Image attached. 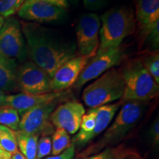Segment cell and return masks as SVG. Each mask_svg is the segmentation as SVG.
I'll return each mask as SVG.
<instances>
[{
	"instance_id": "cell-1",
	"label": "cell",
	"mask_w": 159,
	"mask_h": 159,
	"mask_svg": "<svg viewBox=\"0 0 159 159\" xmlns=\"http://www.w3.org/2000/svg\"><path fill=\"white\" fill-rule=\"evenodd\" d=\"M28 58L52 77L60 67L77 56L75 45L65 43L34 22H20Z\"/></svg>"
},
{
	"instance_id": "cell-2",
	"label": "cell",
	"mask_w": 159,
	"mask_h": 159,
	"mask_svg": "<svg viewBox=\"0 0 159 159\" xmlns=\"http://www.w3.org/2000/svg\"><path fill=\"white\" fill-rule=\"evenodd\" d=\"M146 103L136 101L124 102L114 122L105 130L98 142L89 146L77 155V157L80 158H85L121 142L142 118Z\"/></svg>"
},
{
	"instance_id": "cell-3",
	"label": "cell",
	"mask_w": 159,
	"mask_h": 159,
	"mask_svg": "<svg viewBox=\"0 0 159 159\" xmlns=\"http://www.w3.org/2000/svg\"><path fill=\"white\" fill-rule=\"evenodd\" d=\"M99 46L97 55L118 48L123 40L136 32L134 10L127 6L113 7L101 17Z\"/></svg>"
},
{
	"instance_id": "cell-4",
	"label": "cell",
	"mask_w": 159,
	"mask_h": 159,
	"mask_svg": "<svg viewBox=\"0 0 159 159\" xmlns=\"http://www.w3.org/2000/svg\"><path fill=\"white\" fill-rule=\"evenodd\" d=\"M125 89L121 102H144L155 98L158 94V84L147 71L140 59L130 60L121 69Z\"/></svg>"
},
{
	"instance_id": "cell-5",
	"label": "cell",
	"mask_w": 159,
	"mask_h": 159,
	"mask_svg": "<svg viewBox=\"0 0 159 159\" xmlns=\"http://www.w3.org/2000/svg\"><path fill=\"white\" fill-rule=\"evenodd\" d=\"M124 89L122 71L112 68L83 90L82 99L89 108H98L122 99Z\"/></svg>"
},
{
	"instance_id": "cell-6",
	"label": "cell",
	"mask_w": 159,
	"mask_h": 159,
	"mask_svg": "<svg viewBox=\"0 0 159 159\" xmlns=\"http://www.w3.org/2000/svg\"><path fill=\"white\" fill-rule=\"evenodd\" d=\"M0 53L22 63L27 58L21 24L13 16L5 20L0 30Z\"/></svg>"
},
{
	"instance_id": "cell-7",
	"label": "cell",
	"mask_w": 159,
	"mask_h": 159,
	"mask_svg": "<svg viewBox=\"0 0 159 159\" xmlns=\"http://www.w3.org/2000/svg\"><path fill=\"white\" fill-rule=\"evenodd\" d=\"M100 19L96 13H86L80 18L76 27L77 47L80 55L91 58L99 46Z\"/></svg>"
},
{
	"instance_id": "cell-8",
	"label": "cell",
	"mask_w": 159,
	"mask_h": 159,
	"mask_svg": "<svg viewBox=\"0 0 159 159\" xmlns=\"http://www.w3.org/2000/svg\"><path fill=\"white\" fill-rule=\"evenodd\" d=\"M61 99L39 105L21 116L19 130L37 136H49L54 132L50 116Z\"/></svg>"
},
{
	"instance_id": "cell-9",
	"label": "cell",
	"mask_w": 159,
	"mask_h": 159,
	"mask_svg": "<svg viewBox=\"0 0 159 159\" xmlns=\"http://www.w3.org/2000/svg\"><path fill=\"white\" fill-rule=\"evenodd\" d=\"M18 91L30 94L52 92L51 77L33 61H25L17 71Z\"/></svg>"
},
{
	"instance_id": "cell-10",
	"label": "cell",
	"mask_w": 159,
	"mask_h": 159,
	"mask_svg": "<svg viewBox=\"0 0 159 159\" xmlns=\"http://www.w3.org/2000/svg\"><path fill=\"white\" fill-rule=\"evenodd\" d=\"M125 57V51L121 46L116 49L96 55L89 60L83 68L74 84V87L77 89L82 88L85 83L98 78L109 69L118 66Z\"/></svg>"
},
{
	"instance_id": "cell-11",
	"label": "cell",
	"mask_w": 159,
	"mask_h": 159,
	"mask_svg": "<svg viewBox=\"0 0 159 159\" xmlns=\"http://www.w3.org/2000/svg\"><path fill=\"white\" fill-rule=\"evenodd\" d=\"M136 38L139 47L159 24V0H135Z\"/></svg>"
},
{
	"instance_id": "cell-12",
	"label": "cell",
	"mask_w": 159,
	"mask_h": 159,
	"mask_svg": "<svg viewBox=\"0 0 159 159\" xmlns=\"http://www.w3.org/2000/svg\"><path fill=\"white\" fill-rule=\"evenodd\" d=\"M66 10L43 0H25L17 12L18 16L29 22H51L61 19Z\"/></svg>"
},
{
	"instance_id": "cell-13",
	"label": "cell",
	"mask_w": 159,
	"mask_h": 159,
	"mask_svg": "<svg viewBox=\"0 0 159 159\" xmlns=\"http://www.w3.org/2000/svg\"><path fill=\"white\" fill-rule=\"evenodd\" d=\"M85 110L82 103L71 100L57 106L50 116V122L56 128H62L69 134H75Z\"/></svg>"
},
{
	"instance_id": "cell-14",
	"label": "cell",
	"mask_w": 159,
	"mask_h": 159,
	"mask_svg": "<svg viewBox=\"0 0 159 159\" xmlns=\"http://www.w3.org/2000/svg\"><path fill=\"white\" fill-rule=\"evenodd\" d=\"M90 59L79 55L61 66L51 78L52 91H63L71 85H74L80 72Z\"/></svg>"
},
{
	"instance_id": "cell-15",
	"label": "cell",
	"mask_w": 159,
	"mask_h": 159,
	"mask_svg": "<svg viewBox=\"0 0 159 159\" xmlns=\"http://www.w3.org/2000/svg\"><path fill=\"white\" fill-rule=\"evenodd\" d=\"M66 94L64 91H52L41 94H19L7 95L5 106L15 109L21 116L31 109L57 99H61Z\"/></svg>"
},
{
	"instance_id": "cell-16",
	"label": "cell",
	"mask_w": 159,
	"mask_h": 159,
	"mask_svg": "<svg viewBox=\"0 0 159 159\" xmlns=\"http://www.w3.org/2000/svg\"><path fill=\"white\" fill-rule=\"evenodd\" d=\"M19 69L15 59L0 53V90L4 92L18 91L17 71Z\"/></svg>"
},
{
	"instance_id": "cell-17",
	"label": "cell",
	"mask_w": 159,
	"mask_h": 159,
	"mask_svg": "<svg viewBox=\"0 0 159 159\" xmlns=\"http://www.w3.org/2000/svg\"><path fill=\"white\" fill-rule=\"evenodd\" d=\"M15 136L20 152L27 159H36L37 144L39 136L25 134L20 130L15 131Z\"/></svg>"
},
{
	"instance_id": "cell-18",
	"label": "cell",
	"mask_w": 159,
	"mask_h": 159,
	"mask_svg": "<svg viewBox=\"0 0 159 159\" xmlns=\"http://www.w3.org/2000/svg\"><path fill=\"white\" fill-rule=\"evenodd\" d=\"M52 156L61 153L71 144L69 134L62 128H56L52 135Z\"/></svg>"
},
{
	"instance_id": "cell-19",
	"label": "cell",
	"mask_w": 159,
	"mask_h": 159,
	"mask_svg": "<svg viewBox=\"0 0 159 159\" xmlns=\"http://www.w3.org/2000/svg\"><path fill=\"white\" fill-rule=\"evenodd\" d=\"M20 116L15 109L11 107H0V125L13 131L19 130Z\"/></svg>"
},
{
	"instance_id": "cell-20",
	"label": "cell",
	"mask_w": 159,
	"mask_h": 159,
	"mask_svg": "<svg viewBox=\"0 0 159 159\" xmlns=\"http://www.w3.org/2000/svg\"><path fill=\"white\" fill-rule=\"evenodd\" d=\"M132 155L133 152L124 148H107L102 152H97L83 159H126L127 157Z\"/></svg>"
},
{
	"instance_id": "cell-21",
	"label": "cell",
	"mask_w": 159,
	"mask_h": 159,
	"mask_svg": "<svg viewBox=\"0 0 159 159\" xmlns=\"http://www.w3.org/2000/svg\"><path fill=\"white\" fill-rule=\"evenodd\" d=\"M140 59L141 62L150 73L154 80L159 84V53L158 51H152Z\"/></svg>"
},
{
	"instance_id": "cell-22",
	"label": "cell",
	"mask_w": 159,
	"mask_h": 159,
	"mask_svg": "<svg viewBox=\"0 0 159 159\" xmlns=\"http://www.w3.org/2000/svg\"><path fill=\"white\" fill-rule=\"evenodd\" d=\"M0 148L11 155L18 150L15 131L11 130L0 133Z\"/></svg>"
},
{
	"instance_id": "cell-23",
	"label": "cell",
	"mask_w": 159,
	"mask_h": 159,
	"mask_svg": "<svg viewBox=\"0 0 159 159\" xmlns=\"http://www.w3.org/2000/svg\"><path fill=\"white\" fill-rule=\"evenodd\" d=\"M25 2V0H0V16L5 19L13 16Z\"/></svg>"
},
{
	"instance_id": "cell-24",
	"label": "cell",
	"mask_w": 159,
	"mask_h": 159,
	"mask_svg": "<svg viewBox=\"0 0 159 159\" xmlns=\"http://www.w3.org/2000/svg\"><path fill=\"white\" fill-rule=\"evenodd\" d=\"M52 139L49 136H41L37 144L36 159H43L51 154Z\"/></svg>"
},
{
	"instance_id": "cell-25",
	"label": "cell",
	"mask_w": 159,
	"mask_h": 159,
	"mask_svg": "<svg viewBox=\"0 0 159 159\" xmlns=\"http://www.w3.org/2000/svg\"><path fill=\"white\" fill-rule=\"evenodd\" d=\"M144 43L150 50L158 51L159 47V24H158L154 29L150 32V34L145 39Z\"/></svg>"
},
{
	"instance_id": "cell-26",
	"label": "cell",
	"mask_w": 159,
	"mask_h": 159,
	"mask_svg": "<svg viewBox=\"0 0 159 159\" xmlns=\"http://www.w3.org/2000/svg\"><path fill=\"white\" fill-rule=\"evenodd\" d=\"M149 136L150 137V140L154 146L158 147L159 144V120L158 117L155 119L154 122L151 125Z\"/></svg>"
},
{
	"instance_id": "cell-27",
	"label": "cell",
	"mask_w": 159,
	"mask_h": 159,
	"mask_svg": "<svg viewBox=\"0 0 159 159\" xmlns=\"http://www.w3.org/2000/svg\"><path fill=\"white\" fill-rule=\"evenodd\" d=\"M75 145L71 144L68 148L66 149L61 153L56 155V156H49L43 159H74L75 156Z\"/></svg>"
},
{
	"instance_id": "cell-28",
	"label": "cell",
	"mask_w": 159,
	"mask_h": 159,
	"mask_svg": "<svg viewBox=\"0 0 159 159\" xmlns=\"http://www.w3.org/2000/svg\"><path fill=\"white\" fill-rule=\"evenodd\" d=\"M108 1V0H83V4L85 8L95 11L104 7Z\"/></svg>"
},
{
	"instance_id": "cell-29",
	"label": "cell",
	"mask_w": 159,
	"mask_h": 159,
	"mask_svg": "<svg viewBox=\"0 0 159 159\" xmlns=\"http://www.w3.org/2000/svg\"><path fill=\"white\" fill-rule=\"evenodd\" d=\"M43 1L48 2L52 4H54V5L58 6V7H61V8L66 10L67 7H69L68 2L67 0H43Z\"/></svg>"
},
{
	"instance_id": "cell-30",
	"label": "cell",
	"mask_w": 159,
	"mask_h": 159,
	"mask_svg": "<svg viewBox=\"0 0 159 159\" xmlns=\"http://www.w3.org/2000/svg\"><path fill=\"white\" fill-rule=\"evenodd\" d=\"M11 154L0 148V159H11Z\"/></svg>"
},
{
	"instance_id": "cell-31",
	"label": "cell",
	"mask_w": 159,
	"mask_h": 159,
	"mask_svg": "<svg viewBox=\"0 0 159 159\" xmlns=\"http://www.w3.org/2000/svg\"><path fill=\"white\" fill-rule=\"evenodd\" d=\"M7 94L3 91L0 90V107L5 106V100Z\"/></svg>"
},
{
	"instance_id": "cell-32",
	"label": "cell",
	"mask_w": 159,
	"mask_h": 159,
	"mask_svg": "<svg viewBox=\"0 0 159 159\" xmlns=\"http://www.w3.org/2000/svg\"><path fill=\"white\" fill-rule=\"evenodd\" d=\"M11 159H27L25 156H23L19 150H17L16 152H15L14 153L11 155Z\"/></svg>"
},
{
	"instance_id": "cell-33",
	"label": "cell",
	"mask_w": 159,
	"mask_h": 159,
	"mask_svg": "<svg viewBox=\"0 0 159 159\" xmlns=\"http://www.w3.org/2000/svg\"><path fill=\"white\" fill-rule=\"evenodd\" d=\"M11 130V129L7 128V127L3 126V125H0V133L2 132V131H7V130Z\"/></svg>"
},
{
	"instance_id": "cell-34",
	"label": "cell",
	"mask_w": 159,
	"mask_h": 159,
	"mask_svg": "<svg viewBox=\"0 0 159 159\" xmlns=\"http://www.w3.org/2000/svg\"><path fill=\"white\" fill-rule=\"evenodd\" d=\"M5 19H4V18L2 16H0V30H1V28H2V25H3V24H4V22H5Z\"/></svg>"
},
{
	"instance_id": "cell-35",
	"label": "cell",
	"mask_w": 159,
	"mask_h": 159,
	"mask_svg": "<svg viewBox=\"0 0 159 159\" xmlns=\"http://www.w3.org/2000/svg\"><path fill=\"white\" fill-rule=\"evenodd\" d=\"M127 159V158H126ZM130 159H139V158H130Z\"/></svg>"
},
{
	"instance_id": "cell-36",
	"label": "cell",
	"mask_w": 159,
	"mask_h": 159,
	"mask_svg": "<svg viewBox=\"0 0 159 159\" xmlns=\"http://www.w3.org/2000/svg\"><path fill=\"white\" fill-rule=\"evenodd\" d=\"M73 1H77V0H73Z\"/></svg>"
}]
</instances>
